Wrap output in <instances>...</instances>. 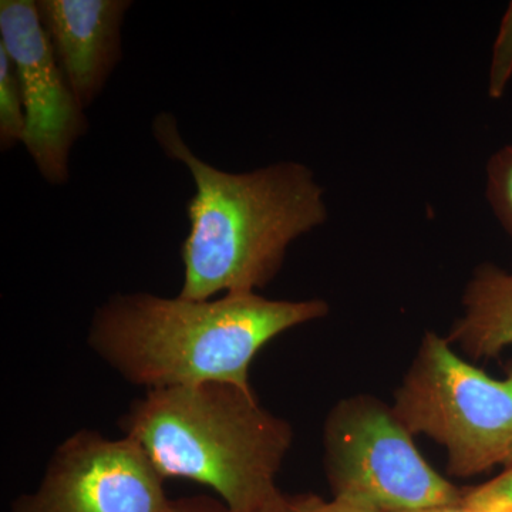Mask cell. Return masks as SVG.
Instances as JSON below:
<instances>
[{"mask_svg": "<svg viewBox=\"0 0 512 512\" xmlns=\"http://www.w3.org/2000/svg\"><path fill=\"white\" fill-rule=\"evenodd\" d=\"M153 134L195 184L181 245L183 298L205 301L265 288L292 242L328 221L325 190L308 165L282 161L251 173L218 170L195 156L170 113L158 114Z\"/></svg>", "mask_w": 512, "mask_h": 512, "instance_id": "6da1fadb", "label": "cell"}, {"mask_svg": "<svg viewBox=\"0 0 512 512\" xmlns=\"http://www.w3.org/2000/svg\"><path fill=\"white\" fill-rule=\"evenodd\" d=\"M322 299L275 301L256 292L218 299L116 293L94 312L87 343L117 375L146 390L229 383L251 389L266 343L328 315Z\"/></svg>", "mask_w": 512, "mask_h": 512, "instance_id": "7a4b0ae2", "label": "cell"}, {"mask_svg": "<svg viewBox=\"0 0 512 512\" xmlns=\"http://www.w3.org/2000/svg\"><path fill=\"white\" fill-rule=\"evenodd\" d=\"M164 480L211 488L231 512H272L288 504L276 476L292 446L288 421L229 383L147 390L120 417Z\"/></svg>", "mask_w": 512, "mask_h": 512, "instance_id": "3957f363", "label": "cell"}, {"mask_svg": "<svg viewBox=\"0 0 512 512\" xmlns=\"http://www.w3.org/2000/svg\"><path fill=\"white\" fill-rule=\"evenodd\" d=\"M392 409L413 436L426 434L446 447L454 476L512 466V370L493 379L436 333L423 339Z\"/></svg>", "mask_w": 512, "mask_h": 512, "instance_id": "277c9868", "label": "cell"}, {"mask_svg": "<svg viewBox=\"0 0 512 512\" xmlns=\"http://www.w3.org/2000/svg\"><path fill=\"white\" fill-rule=\"evenodd\" d=\"M325 468L333 495L380 512H417L463 501L424 460L393 409L370 396L333 407L325 423Z\"/></svg>", "mask_w": 512, "mask_h": 512, "instance_id": "5b68a950", "label": "cell"}, {"mask_svg": "<svg viewBox=\"0 0 512 512\" xmlns=\"http://www.w3.org/2000/svg\"><path fill=\"white\" fill-rule=\"evenodd\" d=\"M164 481L133 440L82 429L57 446L39 487L10 512H170Z\"/></svg>", "mask_w": 512, "mask_h": 512, "instance_id": "8992f818", "label": "cell"}, {"mask_svg": "<svg viewBox=\"0 0 512 512\" xmlns=\"http://www.w3.org/2000/svg\"><path fill=\"white\" fill-rule=\"evenodd\" d=\"M0 46L12 59L26 113L23 146L52 185L69 180L70 151L89 123L57 63L33 0L0 2Z\"/></svg>", "mask_w": 512, "mask_h": 512, "instance_id": "52a82bcc", "label": "cell"}, {"mask_svg": "<svg viewBox=\"0 0 512 512\" xmlns=\"http://www.w3.org/2000/svg\"><path fill=\"white\" fill-rule=\"evenodd\" d=\"M37 13L60 69L84 110L121 60L128 0H39Z\"/></svg>", "mask_w": 512, "mask_h": 512, "instance_id": "ba28073f", "label": "cell"}, {"mask_svg": "<svg viewBox=\"0 0 512 512\" xmlns=\"http://www.w3.org/2000/svg\"><path fill=\"white\" fill-rule=\"evenodd\" d=\"M464 315L448 342L473 357L497 356L512 346V272L483 265L474 272L463 296Z\"/></svg>", "mask_w": 512, "mask_h": 512, "instance_id": "9c48e42d", "label": "cell"}, {"mask_svg": "<svg viewBox=\"0 0 512 512\" xmlns=\"http://www.w3.org/2000/svg\"><path fill=\"white\" fill-rule=\"evenodd\" d=\"M26 113L22 90L12 59L0 46V147L10 150L25 143Z\"/></svg>", "mask_w": 512, "mask_h": 512, "instance_id": "30bf717a", "label": "cell"}, {"mask_svg": "<svg viewBox=\"0 0 512 512\" xmlns=\"http://www.w3.org/2000/svg\"><path fill=\"white\" fill-rule=\"evenodd\" d=\"M485 173L488 204L501 227L512 238V143L495 151L488 160Z\"/></svg>", "mask_w": 512, "mask_h": 512, "instance_id": "8fae6325", "label": "cell"}, {"mask_svg": "<svg viewBox=\"0 0 512 512\" xmlns=\"http://www.w3.org/2000/svg\"><path fill=\"white\" fill-rule=\"evenodd\" d=\"M512 79V2L505 10L500 30L495 37L490 70H488V96L498 100L504 96Z\"/></svg>", "mask_w": 512, "mask_h": 512, "instance_id": "7c38bea8", "label": "cell"}, {"mask_svg": "<svg viewBox=\"0 0 512 512\" xmlns=\"http://www.w3.org/2000/svg\"><path fill=\"white\" fill-rule=\"evenodd\" d=\"M289 512H380L370 505L357 503L348 498L333 497V500H323L315 494L289 497Z\"/></svg>", "mask_w": 512, "mask_h": 512, "instance_id": "4fadbf2b", "label": "cell"}, {"mask_svg": "<svg viewBox=\"0 0 512 512\" xmlns=\"http://www.w3.org/2000/svg\"><path fill=\"white\" fill-rule=\"evenodd\" d=\"M463 500L471 505H505L512 510V466L505 468L500 476L464 494Z\"/></svg>", "mask_w": 512, "mask_h": 512, "instance_id": "5bb4252c", "label": "cell"}, {"mask_svg": "<svg viewBox=\"0 0 512 512\" xmlns=\"http://www.w3.org/2000/svg\"><path fill=\"white\" fill-rule=\"evenodd\" d=\"M170 512H231L227 505L222 503L220 498L208 497V495H192V497H181L173 500ZM274 512H289L288 504L281 510Z\"/></svg>", "mask_w": 512, "mask_h": 512, "instance_id": "9a60e30c", "label": "cell"}, {"mask_svg": "<svg viewBox=\"0 0 512 512\" xmlns=\"http://www.w3.org/2000/svg\"><path fill=\"white\" fill-rule=\"evenodd\" d=\"M464 498V497H463ZM417 512H512L511 508L500 504L471 505L464 503L450 505V507L434 508V510L417 511Z\"/></svg>", "mask_w": 512, "mask_h": 512, "instance_id": "2e32d148", "label": "cell"}]
</instances>
